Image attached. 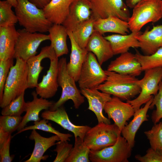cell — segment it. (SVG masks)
<instances>
[{
  "mask_svg": "<svg viewBox=\"0 0 162 162\" xmlns=\"http://www.w3.org/2000/svg\"><path fill=\"white\" fill-rule=\"evenodd\" d=\"M105 72L106 80L96 88L99 91L126 101L140 93L139 80L135 76L107 70Z\"/></svg>",
  "mask_w": 162,
  "mask_h": 162,
  "instance_id": "cell-1",
  "label": "cell"
},
{
  "mask_svg": "<svg viewBox=\"0 0 162 162\" xmlns=\"http://www.w3.org/2000/svg\"><path fill=\"white\" fill-rule=\"evenodd\" d=\"M15 13L20 25L31 32H48L52 25L46 17L43 9L28 0H16Z\"/></svg>",
  "mask_w": 162,
  "mask_h": 162,
  "instance_id": "cell-2",
  "label": "cell"
},
{
  "mask_svg": "<svg viewBox=\"0 0 162 162\" xmlns=\"http://www.w3.org/2000/svg\"><path fill=\"white\" fill-rule=\"evenodd\" d=\"M10 68L6 80L0 106L3 108L28 88V68L26 61L16 58Z\"/></svg>",
  "mask_w": 162,
  "mask_h": 162,
  "instance_id": "cell-3",
  "label": "cell"
},
{
  "mask_svg": "<svg viewBox=\"0 0 162 162\" xmlns=\"http://www.w3.org/2000/svg\"><path fill=\"white\" fill-rule=\"evenodd\" d=\"M67 60L62 57L58 61V81L62 92L59 100L54 103L49 109L55 110L62 106L66 102L71 100L76 109H78L85 101L84 97L77 88L75 80L68 73L67 68Z\"/></svg>",
  "mask_w": 162,
  "mask_h": 162,
  "instance_id": "cell-4",
  "label": "cell"
},
{
  "mask_svg": "<svg viewBox=\"0 0 162 162\" xmlns=\"http://www.w3.org/2000/svg\"><path fill=\"white\" fill-rule=\"evenodd\" d=\"M133 9L128 21L131 32H140L146 24L162 18V0H141Z\"/></svg>",
  "mask_w": 162,
  "mask_h": 162,
  "instance_id": "cell-5",
  "label": "cell"
},
{
  "mask_svg": "<svg viewBox=\"0 0 162 162\" xmlns=\"http://www.w3.org/2000/svg\"><path fill=\"white\" fill-rule=\"evenodd\" d=\"M121 134L114 123L100 122L87 131L83 141L90 150H100L114 144Z\"/></svg>",
  "mask_w": 162,
  "mask_h": 162,
  "instance_id": "cell-6",
  "label": "cell"
},
{
  "mask_svg": "<svg viewBox=\"0 0 162 162\" xmlns=\"http://www.w3.org/2000/svg\"><path fill=\"white\" fill-rule=\"evenodd\" d=\"M144 71L143 77L138 81L141 89L139 95L134 99L126 101L132 106L135 111L158 93L159 83L162 81V67L150 69Z\"/></svg>",
  "mask_w": 162,
  "mask_h": 162,
  "instance_id": "cell-7",
  "label": "cell"
},
{
  "mask_svg": "<svg viewBox=\"0 0 162 162\" xmlns=\"http://www.w3.org/2000/svg\"><path fill=\"white\" fill-rule=\"evenodd\" d=\"M17 32L14 58H19L25 61L36 55L37 50L42 42L50 39L48 34L31 32L24 28L17 30Z\"/></svg>",
  "mask_w": 162,
  "mask_h": 162,
  "instance_id": "cell-8",
  "label": "cell"
},
{
  "mask_svg": "<svg viewBox=\"0 0 162 162\" xmlns=\"http://www.w3.org/2000/svg\"><path fill=\"white\" fill-rule=\"evenodd\" d=\"M101 66L95 55L88 52L77 81L80 89L96 88L105 81L106 75Z\"/></svg>",
  "mask_w": 162,
  "mask_h": 162,
  "instance_id": "cell-9",
  "label": "cell"
},
{
  "mask_svg": "<svg viewBox=\"0 0 162 162\" xmlns=\"http://www.w3.org/2000/svg\"><path fill=\"white\" fill-rule=\"evenodd\" d=\"M132 148L120 135L113 145L98 151L90 150L89 158L92 162H128Z\"/></svg>",
  "mask_w": 162,
  "mask_h": 162,
  "instance_id": "cell-10",
  "label": "cell"
},
{
  "mask_svg": "<svg viewBox=\"0 0 162 162\" xmlns=\"http://www.w3.org/2000/svg\"><path fill=\"white\" fill-rule=\"evenodd\" d=\"M92 16L95 20L115 16L128 22L130 16L128 7L123 0H89Z\"/></svg>",
  "mask_w": 162,
  "mask_h": 162,
  "instance_id": "cell-11",
  "label": "cell"
},
{
  "mask_svg": "<svg viewBox=\"0 0 162 162\" xmlns=\"http://www.w3.org/2000/svg\"><path fill=\"white\" fill-rule=\"evenodd\" d=\"M104 110L108 118L113 120L121 132L126 125V122L134 116L135 112L129 103L123 102L114 96L106 103Z\"/></svg>",
  "mask_w": 162,
  "mask_h": 162,
  "instance_id": "cell-12",
  "label": "cell"
},
{
  "mask_svg": "<svg viewBox=\"0 0 162 162\" xmlns=\"http://www.w3.org/2000/svg\"><path fill=\"white\" fill-rule=\"evenodd\" d=\"M41 116L43 118L52 121L73 133L75 139L79 137L83 140L86 133L91 128L87 125H76L73 124L62 106L53 111L45 110Z\"/></svg>",
  "mask_w": 162,
  "mask_h": 162,
  "instance_id": "cell-13",
  "label": "cell"
},
{
  "mask_svg": "<svg viewBox=\"0 0 162 162\" xmlns=\"http://www.w3.org/2000/svg\"><path fill=\"white\" fill-rule=\"evenodd\" d=\"M92 15L89 0H73L68 14L62 25L71 31L80 25L90 19Z\"/></svg>",
  "mask_w": 162,
  "mask_h": 162,
  "instance_id": "cell-14",
  "label": "cell"
},
{
  "mask_svg": "<svg viewBox=\"0 0 162 162\" xmlns=\"http://www.w3.org/2000/svg\"><path fill=\"white\" fill-rule=\"evenodd\" d=\"M80 91L87 100L88 109L94 113L98 123L110 124V119L104 116L103 110L106 103L111 99V95L100 91L96 88L82 89H80Z\"/></svg>",
  "mask_w": 162,
  "mask_h": 162,
  "instance_id": "cell-15",
  "label": "cell"
},
{
  "mask_svg": "<svg viewBox=\"0 0 162 162\" xmlns=\"http://www.w3.org/2000/svg\"><path fill=\"white\" fill-rule=\"evenodd\" d=\"M107 70L135 77L140 75L142 71L141 64L135 54L128 52L120 54L111 61Z\"/></svg>",
  "mask_w": 162,
  "mask_h": 162,
  "instance_id": "cell-16",
  "label": "cell"
},
{
  "mask_svg": "<svg viewBox=\"0 0 162 162\" xmlns=\"http://www.w3.org/2000/svg\"><path fill=\"white\" fill-rule=\"evenodd\" d=\"M49 70L43 76L41 81L35 87L37 94L44 98L47 99L53 97L59 86L58 81V58L51 59Z\"/></svg>",
  "mask_w": 162,
  "mask_h": 162,
  "instance_id": "cell-17",
  "label": "cell"
},
{
  "mask_svg": "<svg viewBox=\"0 0 162 162\" xmlns=\"http://www.w3.org/2000/svg\"><path fill=\"white\" fill-rule=\"evenodd\" d=\"M46 58L50 60L58 58L50 45L42 47L38 55L31 57L26 61L28 72V88H33L37 85L39 75L44 68L41 65V62Z\"/></svg>",
  "mask_w": 162,
  "mask_h": 162,
  "instance_id": "cell-18",
  "label": "cell"
},
{
  "mask_svg": "<svg viewBox=\"0 0 162 162\" xmlns=\"http://www.w3.org/2000/svg\"><path fill=\"white\" fill-rule=\"evenodd\" d=\"M136 38L141 50L145 55H150L162 47V24L153 26L149 30L147 27Z\"/></svg>",
  "mask_w": 162,
  "mask_h": 162,
  "instance_id": "cell-19",
  "label": "cell"
},
{
  "mask_svg": "<svg viewBox=\"0 0 162 162\" xmlns=\"http://www.w3.org/2000/svg\"><path fill=\"white\" fill-rule=\"evenodd\" d=\"M86 49L95 55L100 65L114 55L110 42L95 31L90 37Z\"/></svg>",
  "mask_w": 162,
  "mask_h": 162,
  "instance_id": "cell-20",
  "label": "cell"
},
{
  "mask_svg": "<svg viewBox=\"0 0 162 162\" xmlns=\"http://www.w3.org/2000/svg\"><path fill=\"white\" fill-rule=\"evenodd\" d=\"M67 32L71 45L70 60L67 64V70L69 74L77 82L82 66L88 52L86 49H82L78 45L71 31L67 30Z\"/></svg>",
  "mask_w": 162,
  "mask_h": 162,
  "instance_id": "cell-21",
  "label": "cell"
},
{
  "mask_svg": "<svg viewBox=\"0 0 162 162\" xmlns=\"http://www.w3.org/2000/svg\"><path fill=\"white\" fill-rule=\"evenodd\" d=\"M154 96L146 103L144 106L135 111L134 117L130 122L126 125L121 132L122 136L127 141L130 146L132 148L135 144L136 134L142 123L148 120L147 112L152 102Z\"/></svg>",
  "mask_w": 162,
  "mask_h": 162,
  "instance_id": "cell-22",
  "label": "cell"
},
{
  "mask_svg": "<svg viewBox=\"0 0 162 162\" xmlns=\"http://www.w3.org/2000/svg\"><path fill=\"white\" fill-rule=\"evenodd\" d=\"M32 94L33 99L32 101L26 102V113L22 117V121L17 129V132L24 128L29 122L40 121L39 115L40 111L49 109L54 103L41 97L38 98L35 91H33Z\"/></svg>",
  "mask_w": 162,
  "mask_h": 162,
  "instance_id": "cell-23",
  "label": "cell"
},
{
  "mask_svg": "<svg viewBox=\"0 0 162 162\" xmlns=\"http://www.w3.org/2000/svg\"><path fill=\"white\" fill-rule=\"evenodd\" d=\"M142 33L132 32L128 34H113L104 37L110 42L114 55H116L128 52L130 48H140L136 37Z\"/></svg>",
  "mask_w": 162,
  "mask_h": 162,
  "instance_id": "cell-24",
  "label": "cell"
},
{
  "mask_svg": "<svg viewBox=\"0 0 162 162\" xmlns=\"http://www.w3.org/2000/svg\"><path fill=\"white\" fill-rule=\"evenodd\" d=\"M94 31L102 35L107 32L127 34L130 30L128 22L112 16L96 19L94 23Z\"/></svg>",
  "mask_w": 162,
  "mask_h": 162,
  "instance_id": "cell-25",
  "label": "cell"
},
{
  "mask_svg": "<svg viewBox=\"0 0 162 162\" xmlns=\"http://www.w3.org/2000/svg\"><path fill=\"white\" fill-rule=\"evenodd\" d=\"M73 0H51L43 9L46 17L52 24H62Z\"/></svg>",
  "mask_w": 162,
  "mask_h": 162,
  "instance_id": "cell-26",
  "label": "cell"
},
{
  "mask_svg": "<svg viewBox=\"0 0 162 162\" xmlns=\"http://www.w3.org/2000/svg\"><path fill=\"white\" fill-rule=\"evenodd\" d=\"M17 36L14 25L0 27V60L14 58Z\"/></svg>",
  "mask_w": 162,
  "mask_h": 162,
  "instance_id": "cell-27",
  "label": "cell"
},
{
  "mask_svg": "<svg viewBox=\"0 0 162 162\" xmlns=\"http://www.w3.org/2000/svg\"><path fill=\"white\" fill-rule=\"evenodd\" d=\"M29 139L34 141L33 151L29 158L25 162H40L43 159L44 154L49 148L56 144V142L60 141L56 135L49 137L42 136L36 130H33Z\"/></svg>",
  "mask_w": 162,
  "mask_h": 162,
  "instance_id": "cell-28",
  "label": "cell"
},
{
  "mask_svg": "<svg viewBox=\"0 0 162 162\" xmlns=\"http://www.w3.org/2000/svg\"><path fill=\"white\" fill-rule=\"evenodd\" d=\"M48 32L50 45L57 57L67 54L69 52L67 43L68 35L66 28L62 24H54L50 28Z\"/></svg>",
  "mask_w": 162,
  "mask_h": 162,
  "instance_id": "cell-29",
  "label": "cell"
},
{
  "mask_svg": "<svg viewBox=\"0 0 162 162\" xmlns=\"http://www.w3.org/2000/svg\"><path fill=\"white\" fill-rule=\"evenodd\" d=\"M95 20L92 15L90 19L80 25L72 31L75 40L82 49H86L90 37L94 31V23Z\"/></svg>",
  "mask_w": 162,
  "mask_h": 162,
  "instance_id": "cell-30",
  "label": "cell"
},
{
  "mask_svg": "<svg viewBox=\"0 0 162 162\" xmlns=\"http://www.w3.org/2000/svg\"><path fill=\"white\" fill-rule=\"evenodd\" d=\"M75 143L65 162H89V148L79 137L75 139Z\"/></svg>",
  "mask_w": 162,
  "mask_h": 162,
  "instance_id": "cell-31",
  "label": "cell"
},
{
  "mask_svg": "<svg viewBox=\"0 0 162 162\" xmlns=\"http://www.w3.org/2000/svg\"><path fill=\"white\" fill-rule=\"evenodd\" d=\"M136 58L141 65L142 71L158 67H162V47L154 54L148 56L142 55L136 51Z\"/></svg>",
  "mask_w": 162,
  "mask_h": 162,
  "instance_id": "cell-32",
  "label": "cell"
},
{
  "mask_svg": "<svg viewBox=\"0 0 162 162\" xmlns=\"http://www.w3.org/2000/svg\"><path fill=\"white\" fill-rule=\"evenodd\" d=\"M48 122V120L44 118L39 121L34 122V125L25 127L18 131L15 134H18L27 130H39L57 135L60 139V141H70V138L72 136L71 134L60 132L53 127L51 124H47Z\"/></svg>",
  "mask_w": 162,
  "mask_h": 162,
  "instance_id": "cell-33",
  "label": "cell"
},
{
  "mask_svg": "<svg viewBox=\"0 0 162 162\" xmlns=\"http://www.w3.org/2000/svg\"><path fill=\"white\" fill-rule=\"evenodd\" d=\"M7 1H0V27L15 25L18 22L16 16Z\"/></svg>",
  "mask_w": 162,
  "mask_h": 162,
  "instance_id": "cell-34",
  "label": "cell"
},
{
  "mask_svg": "<svg viewBox=\"0 0 162 162\" xmlns=\"http://www.w3.org/2000/svg\"><path fill=\"white\" fill-rule=\"evenodd\" d=\"M144 134L149 140L151 148L162 154V125L161 122L154 124Z\"/></svg>",
  "mask_w": 162,
  "mask_h": 162,
  "instance_id": "cell-35",
  "label": "cell"
},
{
  "mask_svg": "<svg viewBox=\"0 0 162 162\" xmlns=\"http://www.w3.org/2000/svg\"><path fill=\"white\" fill-rule=\"evenodd\" d=\"M25 92L12 100L8 104L2 108L1 114L3 115L21 116L26 111V102L24 100Z\"/></svg>",
  "mask_w": 162,
  "mask_h": 162,
  "instance_id": "cell-36",
  "label": "cell"
},
{
  "mask_svg": "<svg viewBox=\"0 0 162 162\" xmlns=\"http://www.w3.org/2000/svg\"><path fill=\"white\" fill-rule=\"evenodd\" d=\"M22 118L21 116L2 115L0 116V128L11 134L17 130Z\"/></svg>",
  "mask_w": 162,
  "mask_h": 162,
  "instance_id": "cell-37",
  "label": "cell"
},
{
  "mask_svg": "<svg viewBox=\"0 0 162 162\" xmlns=\"http://www.w3.org/2000/svg\"><path fill=\"white\" fill-rule=\"evenodd\" d=\"M154 106L156 110L153 112L152 116V120L154 124L158 123L162 118V81L159 83V89L158 93L154 96L149 109H152Z\"/></svg>",
  "mask_w": 162,
  "mask_h": 162,
  "instance_id": "cell-38",
  "label": "cell"
},
{
  "mask_svg": "<svg viewBox=\"0 0 162 162\" xmlns=\"http://www.w3.org/2000/svg\"><path fill=\"white\" fill-rule=\"evenodd\" d=\"M56 147L54 150L57 155L54 162H65L73 148L72 144L68 141H61L57 142Z\"/></svg>",
  "mask_w": 162,
  "mask_h": 162,
  "instance_id": "cell-39",
  "label": "cell"
},
{
  "mask_svg": "<svg viewBox=\"0 0 162 162\" xmlns=\"http://www.w3.org/2000/svg\"><path fill=\"white\" fill-rule=\"evenodd\" d=\"M13 64L14 58L0 60V101L2 98L5 84L10 69Z\"/></svg>",
  "mask_w": 162,
  "mask_h": 162,
  "instance_id": "cell-40",
  "label": "cell"
},
{
  "mask_svg": "<svg viewBox=\"0 0 162 162\" xmlns=\"http://www.w3.org/2000/svg\"><path fill=\"white\" fill-rule=\"evenodd\" d=\"M11 134L0 139V156L1 162H11L13 158L10 153Z\"/></svg>",
  "mask_w": 162,
  "mask_h": 162,
  "instance_id": "cell-41",
  "label": "cell"
},
{
  "mask_svg": "<svg viewBox=\"0 0 162 162\" xmlns=\"http://www.w3.org/2000/svg\"><path fill=\"white\" fill-rule=\"evenodd\" d=\"M135 158L141 162H162V154L155 151L151 148L146 151V154L141 156L136 155Z\"/></svg>",
  "mask_w": 162,
  "mask_h": 162,
  "instance_id": "cell-42",
  "label": "cell"
},
{
  "mask_svg": "<svg viewBox=\"0 0 162 162\" xmlns=\"http://www.w3.org/2000/svg\"><path fill=\"white\" fill-rule=\"evenodd\" d=\"M39 8L43 9L51 0H28Z\"/></svg>",
  "mask_w": 162,
  "mask_h": 162,
  "instance_id": "cell-43",
  "label": "cell"
},
{
  "mask_svg": "<svg viewBox=\"0 0 162 162\" xmlns=\"http://www.w3.org/2000/svg\"><path fill=\"white\" fill-rule=\"evenodd\" d=\"M141 0H126V4L128 7L133 8L136 4Z\"/></svg>",
  "mask_w": 162,
  "mask_h": 162,
  "instance_id": "cell-44",
  "label": "cell"
},
{
  "mask_svg": "<svg viewBox=\"0 0 162 162\" xmlns=\"http://www.w3.org/2000/svg\"><path fill=\"white\" fill-rule=\"evenodd\" d=\"M8 2L13 6L15 8L17 4L16 0H6Z\"/></svg>",
  "mask_w": 162,
  "mask_h": 162,
  "instance_id": "cell-45",
  "label": "cell"
},
{
  "mask_svg": "<svg viewBox=\"0 0 162 162\" xmlns=\"http://www.w3.org/2000/svg\"><path fill=\"white\" fill-rule=\"evenodd\" d=\"M161 124H162V122H161Z\"/></svg>",
  "mask_w": 162,
  "mask_h": 162,
  "instance_id": "cell-46",
  "label": "cell"
}]
</instances>
